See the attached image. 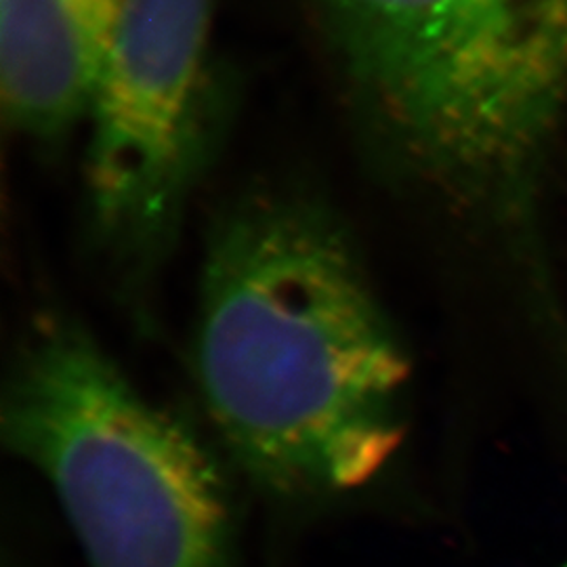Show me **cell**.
<instances>
[{
    "label": "cell",
    "instance_id": "277c9868",
    "mask_svg": "<svg viewBox=\"0 0 567 567\" xmlns=\"http://www.w3.org/2000/svg\"><path fill=\"white\" fill-rule=\"evenodd\" d=\"M210 30L213 0H128L84 118L91 240L142 324L208 154Z\"/></svg>",
    "mask_w": 567,
    "mask_h": 567
},
{
    "label": "cell",
    "instance_id": "7a4b0ae2",
    "mask_svg": "<svg viewBox=\"0 0 567 567\" xmlns=\"http://www.w3.org/2000/svg\"><path fill=\"white\" fill-rule=\"evenodd\" d=\"M316 4L383 163L536 257L545 166L567 112V0Z\"/></svg>",
    "mask_w": 567,
    "mask_h": 567
},
{
    "label": "cell",
    "instance_id": "6da1fadb",
    "mask_svg": "<svg viewBox=\"0 0 567 567\" xmlns=\"http://www.w3.org/2000/svg\"><path fill=\"white\" fill-rule=\"evenodd\" d=\"M189 362L219 444L276 505L368 492L404 442L402 341L353 236L301 189H252L213 225Z\"/></svg>",
    "mask_w": 567,
    "mask_h": 567
},
{
    "label": "cell",
    "instance_id": "5b68a950",
    "mask_svg": "<svg viewBox=\"0 0 567 567\" xmlns=\"http://www.w3.org/2000/svg\"><path fill=\"white\" fill-rule=\"evenodd\" d=\"M128 0H2L0 91L7 121L58 142L86 118Z\"/></svg>",
    "mask_w": 567,
    "mask_h": 567
},
{
    "label": "cell",
    "instance_id": "3957f363",
    "mask_svg": "<svg viewBox=\"0 0 567 567\" xmlns=\"http://www.w3.org/2000/svg\"><path fill=\"white\" fill-rule=\"evenodd\" d=\"M2 442L55 494L89 567H240L224 468L63 309L21 330Z\"/></svg>",
    "mask_w": 567,
    "mask_h": 567
},
{
    "label": "cell",
    "instance_id": "8992f818",
    "mask_svg": "<svg viewBox=\"0 0 567 567\" xmlns=\"http://www.w3.org/2000/svg\"><path fill=\"white\" fill-rule=\"evenodd\" d=\"M567 567V566H566Z\"/></svg>",
    "mask_w": 567,
    "mask_h": 567
}]
</instances>
